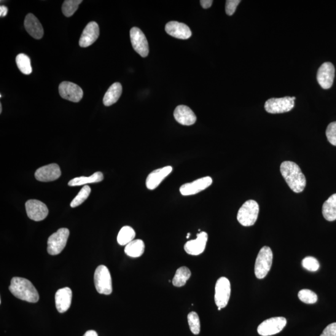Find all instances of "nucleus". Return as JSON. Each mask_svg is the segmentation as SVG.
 <instances>
[{
	"label": "nucleus",
	"mask_w": 336,
	"mask_h": 336,
	"mask_svg": "<svg viewBox=\"0 0 336 336\" xmlns=\"http://www.w3.org/2000/svg\"><path fill=\"white\" fill-rule=\"evenodd\" d=\"M145 251V244L140 239L134 240L126 245L125 252L128 256L133 258L141 257Z\"/></svg>",
	"instance_id": "26"
},
{
	"label": "nucleus",
	"mask_w": 336,
	"mask_h": 336,
	"mask_svg": "<svg viewBox=\"0 0 336 336\" xmlns=\"http://www.w3.org/2000/svg\"><path fill=\"white\" fill-rule=\"evenodd\" d=\"M131 44L134 51L143 58L149 55V42L140 29L133 27L130 30Z\"/></svg>",
	"instance_id": "10"
},
{
	"label": "nucleus",
	"mask_w": 336,
	"mask_h": 336,
	"mask_svg": "<svg viewBox=\"0 0 336 336\" xmlns=\"http://www.w3.org/2000/svg\"><path fill=\"white\" fill-rule=\"evenodd\" d=\"M26 210L29 219L41 221L46 218L49 210L44 203L38 200H29L26 203Z\"/></svg>",
	"instance_id": "11"
},
{
	"label": "nucleus",
	"mask_w": 336,
	"mask_h": 336,
	"mask_svg": "<svg viewBox=\"0 0 336 336\" xmlns=\"http://www.w3.org/2000/svg\"><path fill=\"white\" fill-rule=\"evenodd\" d=\"M72 292L68 287L61 289L55 295L56 306L60 313H65L71 305Z\"/></svg>",
	"instance_id": "20"
},
{
	"label": "nucleus",
	"mask_w": 336,
	"mask_h": 336,
	"mask_svg": "<svg viewBox=\"0 0 336 336\" xmlns=\"http://www.w3.org/2000/svg\"><path fill=\"white\" fill-rule=\"evenodd\" d=\"M280 172L293 191L295 193L303 191L306 187V179L297 164L292 161H284L280 166Z\"/></svg>",
	"instance_id": "1"
},
{
	"label": "nucleus",
	"mask_w": 336,
	"mask_h": 336,
	"mask_svg": "<svg viewBox=\"0 0 336 336\" xmlns=\"http://www.w3.org/2000/svg\"><path fill=\"white\" fill-rule=\"evenodd\" d=\"M302 266L306 270L315 272L319 268V263L316 258L306 257L302 260Z\"/></svg>",
	"instance_id": "34"
},
{
	"label": "nucleus",
	"mask_w": 336,
	"mask_h": 336,
	"mask_svg": "<svg viewBox=\"0 0 336 336\" xmlns=\"http://www.w3.org/2000/svg\"><path fill=\"white\" fill-rule=\"evenodd\" d=\"M221 309H222L221 308H218V310L220 311V310H221Z\"/></svg>",
	"instance_id": "43"
},
{
	"label": "nucleus",
	"mask_w": 336,
	"mask_h": 336,
	"mask_svg": "<svg viewBox=\"0 0 336 336\" xmlns=\"http://www.w3.org/2000/svg\"><path fill=\"white\" fill-rule=\"evenodd\" d=\"M91 193V189L88 185H85L82 187L81 190H80L79 194L76 198L74 199L71 202V207L72 208H76L77 206L81 205L84 202L87 200L88 196H89Z\"/></svg>",
	"instance_id": "32"
},
{
	"label": "nucleus",
	"mask_w": 336,
	"mask_h": 336,
	"mask_svg": "<svg viewBox=\"0 0 336 336\" xmlns=\"http://www.w3.org/2000/svg\"><path fill=\"white\" fill-rule=\"evenodd\" d=\"M16 62H17L18 69L23 74L26 75L31 74L33 69H32L30 59L28 56L25 54H20L17 56Z\"/></svg>",
	"instance_id": "29"
},
{
	"label": "nucleus",
	"mask_w": 336,
	"mask_h": 336,
	"mask_svg": "<svg viewBox=\"0 0 336 336\" xmlns=\"http://www.w3.org/2000/svg\"><path fill=\"white\" fill-rule=\"evenodd\" d=\"M320 336H336V322L328 325Z\"/></svg>",
	"instance_id": "37"
},
{
	"label": "nucleus",
	"mask_w": 336,
	"mask_h": 336,
	"mask_svg": "<svg viewBox=\"0 0 336 336\" xmlns=\"http://www.w3.org/2000/svg\"><path fill=\"white\" fill-rule=\"evenodd\" d=\"M187 321L189 323L190 331L194 334L198 335L201 330V322L200 317L196 312H190L187 315Z\"/></svg>",
	"instance_id": "31"
},
{
	"label": "nucleus",
	"mask_w": 336,
	"mask_h": 336,
	"mask_svg": "<svg viewBox=\"0 0 336 336\" xmlns=\"http://www.w3.org/2000/svg\"><path fill=\"white\" fill-rule=\"evenodd\" d=\"M135 232L132 227L125 226L121 228L117 236V242L120 246H126L135 237Z\"/></svg>",
	"instance_id": "28"
},
{
	"label": "nucleus",
	"mask_w": 336,
	"mask_h": 336,
	"mask_svg": "<svg viewBox=\"0 0 336 336\" xmlns=\"http://www.w3.org/2000/svg\"><path fill=\"white\" fill-rule=\"evenodd\" d=\"M9 290L18 299L33 303L39 301V296L36 287L30 281L26 278H13L11 280Z\"/></svg>",
	"instance_id": "2"
},
{
	"label": "nucleus",
	"mask_w": 336,
	"mask_h": 336,
	"mask_svg": "<svg viewBox=\"0 0 336 336\" xmlns=\"http://www.w3.org/2000/svg\"><path fill=\"white\" fill-rule=\"evenodd\" d=\"M94 284L99 294L109 295L112 294V281L108 268L105 265L99 266L94 273Z\"/></svg>",
	"instance_id": "5"
},
{
	"label": "nucleus",
	"mask_w": 336,
	"mask_h": 336,
	"mask_svg": "<svg viewBox=\"0 0 336 336\" xmlns=\"http://www.w3.org/2000/svg\"><path fill=\"white\" fill-rule=\"evenodd\" d=\"M272 262L273 252L270 247H262L257 255L255 265V274L257 278L263 279L267 275Z\"/></svg>",
	"instance_id": "4"
},
{
	"label": "nucleus",
	"mask_w": 336,
	"mask_h": 336,
	"mask_svg": "<svg viewBox=\"0 0 336 336\" xmlns=\"http://www.w3.org/2000/svg\"><path fill=\"white\" fill-rule=\"evenodd\" d=\"M212 184V179L211 177H204L192 182H189V183L181 185L179 190L181 195L183 196L195 195L207 189Z\"/></svg>",
	"instance_id": "14"
},
{
	"label": "nucleus",
	"mask_w": 336,
	"mask_h": 336,
	"mask_svg": "<svg viewBox=\"0 0 336 336\" xmlns=\"http://www.w3.org/2000/svg\"><path fill=\"white\" fill-rule=\"evenodd\" d=\"M59 94L61 98L72 102L81 101L84 92L81 87L71 82H63L59 87Z\"/></svg>",
	"instance_id": "12"
},
{
	"label": "nucleus",
	"mask_w": 336,
	"mask_h": 336,
	"mask_svg": "<svg viewBox=\"0 0 336 336\" xmlns=\"http://www.w3.org/2000/svg\"><path fill=\"white\" fill-rule=\"evenodd\" d=\"M172 171L173 168L168 166L152 171L147 178L146 185L148 189L153 190L159 186L161 182L171 173Z\"/></svg>",
	"instance_id": "19"
},
{
	"label": "nucleus",
	"mask_w": 336,
	"mask_h": 336,
	"mask_svg": "<svg viewBox=\"0 0 336 336\" xmlns=\"http://www.w3.org/2000/svg\"><path fill=\"white\" fill-rule=\"evenodd\" d=\"M69 236L68 228H61L51 235L47 241V252L51 255L60 254L66 246Z\"/></svg>",
	"instance_id": "7"
},
{
	"label": "nucleus",
	"mask_w": 336,
	"mask_h": 336,
	"mask_svg": "<svg viewBox=\"0 0 336 336\" xmlns=\"http://www.w3.org/2000/svg\"><path fill=\"white\" fill-rule=\"evenodd\" d=\"M322 215L328 221L332 222L336 220V193L324 202L322 206Z\"/></svg>",
	"instance_id": "24"
},
{
	"label": "nucleus",
	"mask_w": 336,
	"mask_h": 336,
	"mask_svg": "<svg viewBox=\"0 0 336 336\" xmlns=\"http://www.w3.org/2000/svg\"><path fill=\"white\" fill-rule=\"evenodd\" d=\"M231 293L230 281L227 278L221 277L217 281L215 287V303L217 307L224 308L228 305Z\"/></svg>",
	"instance_id": "9"
},
{
	"label": "nucleus",
	"mask_w": 336,
	"mask_h": 336,
	"mask_svg": "<svg viewBox=\"0 0 336 336\" xmlns=\"http://www.w3.org/2000/svg\"><path fill=\"white\" fill-rule=\"evenodd\" d=\"M191 272L189 268L186 267H180L176 270L172 283L176 287L183 286L189 280Z\"/></svg>",
	"instance_id": "27"
},
{
	"label": "nucleus",
	"mask_w": 336,
	"mask_h": 336,
	"mask_svg": "<svg viewBox=\"0 0 336 336\" xmlns=\"http://www.w3.org/2000/svg\"><path fill=\"white\" fill-rule=\"evenodd\" d=\"M104 175L101 172H96L90 176H81L75 177L69 182V186H79V185H86L90 183H97V182L103 181Z\"/></svg>",
	"instance_id": "25"
},
{
	"label": "nucleus",
	"mask_w": 336,
	"mask_h": 336,
	"mask_svg": "<svg viewBox=\"0 0 336 336\" xmlns=\"http://www.w3.org/2000/svg\"><path fill=\"white\" fill-rule=\"evenodd\" d=\"M295 97H284L282 98H272L265 102V109L269 114H283L294 108Z\"/></svg>",
	"instance_id": "6"
},
{
	"label": "nucleus",
	"mask_w": 336,
	"mask_h": 336,
	"mask_svg": "<svg viewBox=\"0 0 336 336\" xmlns=\"http://www.w3.org/2000/svg\"><path fill=\"white\" fill-rule=\"evenodd\" d=\"M82 2V0H66L64 1L62 7L63 14L66 17H71L78 10L79 5Z\"/></svg>",
	"instance_id": "30"
},
{
	"label": "nucleus",
	"mask_w": 336,
	"mask_h": 336,
	"mask_svg": "<svg viewBox=\"0 0 336 336\" xmlns=\"http://www.w3.org/2000/svg\"><path fill=\"white\" fill-rule=\"evenodd\" d=\"M208 241V235L205 232H201L197 235L195 240L188 241L184 245V251L187 254L191 255H199L204 251L206 249L207 242Z\"/></svg>",
	"instance_id": "17"
},
{
	"label": "nucleus",
	"mask_w": 336,
	"mask_h": 336,
	"mask_svg": "<svg viewBox=\"0 0 336 336\" xmlns=\"http://www.w3.org/2000/svg\"><path fill=\"white\" fill-rule=\"evenodd\" d=\"M200 2L201 6L203 7L204 9H208L212 6L213 1H212V0H201Z\"/></svg>",
	"instance_id": "38"
},
{
	"label": "nucleus",
	"mask_w": 336,
	"mask_h": 336,
	"mask_svg": "<svg viewBox=\"0 0 336 336\" xmlns=\"http://www.w3.org/2000/svg\"><path fill=\"white\" fill-rule=\"evenodd\" d=\"M189 236H190V233H187V236H186V238H189Z\"/></svg>",
	"instance_id": "42"
},
{
	"label": "nucleus",
	"mask_w": 336,
	"mask_h": 336,
	"mask_svg": "<svg viewBox=\"0 0 336 336\" xmlns=\"http://www.w3.org/2000/svg\"><path fill=\"white\" fill-rule=\"evenodd\" d=\"M298 296L299 299L306 304H314L318 301V296L310 290H300Z\"/></svg>",
	"instance_id": "33"
},
{
	"label": "nucleus",
	"mask_w": 336,
	"mask_h": 336,
	"mask_svg": "<svg viewBox=\"0 0 336 336\" xmlns=\"http://www.w3.org/2000/svg\"><path fill=\"white\" fill-rule=\"evenodd\" d=\"M165 30L169 35L177 39H187L192 36L189 27L177 21H170L166 24Z\"/></svg>",
	"instance_id": "18"
},
{
	"label": "nucleus",
	"mask_w": 336,
	"mask_h": 336,
	"mask_svg": "<svg viewBox=\"0 0 336 336\" xmlns=\"http://www.w3.org/2000/svg\"><path fill=\"white\" fill-rule=\"evenodd\" d=\"M8 12H9V9L8 8L5 6L0 7V17H6L8 14Z\"/></svg>",
	"instance_id": "39"
},
{
	"label": "nucleus",
	"mask_w": 336,
	"mask_h": 336,
	"mask_svg": "<svg viewBox=\"0 0 336 336\" xmlns=\"http://www.w3.org/2000/svg\"><path fill=\"white\" fill-rule=\"evenodd\" d=\"M61 175L60 168L57 164H50L39 168L35 173L34 176L37 181L50 182L55 181Z\"/></svg>",
	"instance_id": "15"
},
{
	"label": "nucleus",
	"mask_w": 336,
	"mask_h": 336,
	"mask_svg": "<svg viewBox=\"0 0 336 336\" xmlns=\"http://www.w3.org/2000/svg\"><path fill=\"white\" fill-rule=\"evenodd\" d=\"M326 134L329 143L336 147V122L330 123L327 126Z\"/></svg>",
	"instance_id": "35"
},
{
	"label": "nucleus",
	"mask_w": 336,
	"mask_h": 336,
	"mask_svg": "<svg viewBox=\"0 0 336 336\" xmlns=\"http://www.w3.org/2000/svg\"><path fill=\"white\" fill-rule=\"evenodd\" d=\"M286 319L283 317H275L265 320L257 328L258 333L262 336L278 334L286 326Z\"/></svg>",
	"instance_id": "8"
},
{
	"label": "nucleus",
	"mask_w": 336,
	"mask_h": 336,
	"mask_svg": "<svg viewBox=\"0 0 336 336\" xmlns=\"http://www.w3.org/2000/svg\"><path fill=\"white\" fill-rule=\"evenodd\" d=\"M2 105L0 104V114H2Z\"/></svg>",
	"instance_id": "41"
},
{
	"label": "nucleus",
	"mask_w": 336,
	"mask_h": 336,
	"mask_svg": "<svg viewBox=\"0 0 336 336\" xmlns=\"http://www.w3.org/2000/svg\"><path fill=\"white\" fill-rule=\"evenodd\" d=\"M259 214V204L255 201L249 200L239 209L237 220L243 226H252L256 222Z\"/></svg>",
	"instance_id": "3"
},
{
	"label": "nucleus",
	"mask_w": 336,
	"mask_h": 336,
	"mask_svg": "<svg viewBox=\"0 0 336 336\" xmlns=\"http://www.w3.org/2000/svg\"><path fill=\"white\" fill-rule=\"evenodd\" d=\"M241 2V0H227L225 5V12L228 16L234 14L236 7Z\"/></svg>",
	"instance_id": "36"
},
{
	"label": "nucleus",
	"mask_w": 336,
	"mask_h": 336,
	"mask_svg": "<svg viewBox=\"0 0 336 336\" xmlns=\"http://www.w3.org/2000/svg\"><path fill=\"white\" fill-rule=\"evenodd\" d=\"M122 93V86L119 82H115L110 86L108 90L105 94L104 104L107 107L116 103Z\"/></svg>",
	"instance_id": "23"
},
{
	"label": "nucleus",
	"mask_w": 336,
	"mask_h": 336,
	"mask_svg": "<svg viewBox=\"0 0 336 336\" xmlns=\"http://www.w3.org/2000/svg\"><path fill=\"white\" fill-rule=\"evenodd\" d=\"M174 117L177 122L182 125H192L197 120L193 110L185 106H177L174 110Z\"/></svg>",
	"instance_id": "21"
},
{
	"label": "nucleus",
	"mask_w": 336,
	"mask_h": 336,
	"mask_svg": "<svg viewBox=\"0 0 336 336\" xmlns=\"http://www.w3.org/2000/svg\"><path fill=\"white\" fill-rule=\"evenodd\" d=\"M83 336H98V334L95 330H89L86 332Z\"/></svg>",
	"instance_id": "40"
},
{
	"label": "nucleus",
	"mask_w": 336,
	"mask_h": 336,
	"mask_svg": "<svg viewBox=\"0 0 336 336\" xmlns=\"http://www.w3.org/2000/svg\"><path fill=\"white\" fill-rule=\"evenodd\" d=\"M335 76V68L334 65L329 62H326L320 66L317 80L319 84L324 89H329L332 87L334 82Z\"/></svg>",
	"instance_id": "13"
},
{
	"label": "nucleus",
	"mask_w": 336,
	"mask_h": 336,
	"mask_svg": "<svg viewBox=\"0 0 336 336\" xmlns=\"http://www.w3.org/2000/svg\"><path fill=\"white\" fill-rule=\"evenodd\" d=\"M100 29L98 24L92 21L86 26L79 40V45L81 47H87L93 44L98 39Z\"/></svg>",
	"instance_id": "16"
},
{
	"label": "nucleus",
	"mask_w": 336,
	"mask_h": 336,
	"mask_svg": "<svg viewBox=\"0 0 336 336\" xmlns=\"http://www.w3.org/2000/svg\"><path fill=\"white\" fill-rule=\"evenodd\" d=\"M25 29L27 32L36 39H41L44 35V29H43L41 23L35 16L29 13L26 16L25 20Z\"/></svg>",
	"instance_id": "22"
}]
</instances>
